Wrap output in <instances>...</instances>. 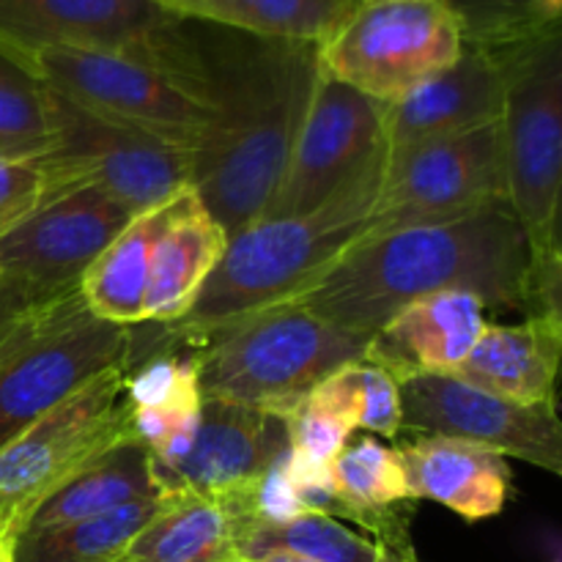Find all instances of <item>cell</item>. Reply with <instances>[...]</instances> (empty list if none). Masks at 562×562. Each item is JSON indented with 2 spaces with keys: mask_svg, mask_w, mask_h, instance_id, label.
Returning <instances> with one entry per match:
<instances>
[{
  "mask_svg": "<svg viewBox=\"0 0 562 562\" xmlns=\"http://www.w3.org/2000/svg\"><path fill=\"white\" fill-rule=\"evenodd\" d=\"M464 44L505 58L562 36V0H448Z\"/></svg>",
  "mask_w": 562,
  "mask_h": 562,
  "instance_id": "f1b7e54d",
  "label": "cell"
},
{
  "mask_svg": "<svg viewBox=\"0 0 562 562\" xmlns=\"http://www.w3.org/2000/svg\"><path fill=\"white\" fill-rule=\"evenodd\" d=\"M464 36L448 0H362L318 47V66L382 104L448 69Z\"/></svg>",
  "mask_w": 562,
  "mask_h": 562,
  "instance_id": "30bf717a",
  "label": "cell"
},
{
  "mask_svg": "<svg viewBox=\"0 0 562 562\" xmlns=\"http://www.w3.org/2000/svg\"><path fill=\"white\" fill-rule=\"evenodd\" d=\"M552 562H560V560H558V558H554V560H552Z\"/></svg>",
  "mask_w": 562,
  "mask_h": 562,
  "instance_id": "f35d334b",
  "label": "cell"
},
{
  "mask_svg": "<svg viewBox=\"0 0 562 562\" xmlns=\"http://www.w3.org/2000/svg\"><path fill=\"white\" fill-rule=\"evenodd\" d=\"M401 437H448L562 475L558 404L527 406L459 376H412L398 382Z\"/></svg>",
  "mask_w": 562,
  "mask_h": 562,
  "instance_id": "5bb4252c",
  "label": "cell"
},
{
  "mask_svg": "<svg viewBox=\"0 0 562 562\" xmlns=\"http://www.w3.org/2000/svg\"><path fill=\"white\" fill-rule=\"evenodd\" d=\"M130 437L135 431L124 360L97 373L0 448V532L16 536L58 483Z\"/></svg>",
  "mask_w": 562,
  "mask_h": 562,
  "instance_id": "9c48e42d",
  "label": "cell"
},
{
  "mask_svg": "<svg viewBox=\"0 0 562 562\" xmlns=\"http://www.w3.org/2000/svg\"><path fill=\"white\" fill-rule=\"evenodd\" d=\"M307 398L344 417L355 431L373 437H401L398 382L368 360H355L324 379Z\"/></svg>",
  "mask_w": 562,
  "mask_h": 562,
  "instance_id": "f546056e",
  "label": "cell"
},
{
  "mask_svg": "<svg viewBox=\"0 0 562 562\" xmlns=\"http://www.w3.org/2000/svg\"><path fill=\"white\" fill-rule=\"evenodd\" d=\"M245 38L201 42L217 124L192 154V192L228 236L267 217L318 75L316 44Z\"/></svg>",
  "mask_w": 562,
  "mask_h": 562,
  "instance_id": "7a4b0ae2",
  "label": "cell"
},
{
  "mask_svg": "<svg viewBox=\"0 0 562 562\" xmlns=\"http://www.w3.org/2000/svg\"><path fill=\"white\" fill-rule=\"evenodd\" d=\"M0 562H14V536L0 532Z\"/></svg>",
  "mask_w": 562,
  "mask_h": 562,
  "instance_id": "8d00e7d4",
  "label": "cell"
},
{
  "mask_svg": "<svg viewBox=\"0 0 562 562\" xmlns=\"http://www.w3.org/2000/svg\"><path fill=\"white\" fill-rule=\"evenodd\" d=\"M14 60L66 102L146 132L181 151H201L217 124V110L179 77L137 58L97 49L44 47Z\"/></svg>",
  "mask_w": 562,
  "mask_h": 562,
  "instance_id": "ba28073f",
  "label": "cell"
},
{
  "mask_svg": "<svg viewBox=\"0 0 562 562\" xmlns=\"http://www.w3.org/2000/svg\"><path fill=\"white\" fill-rule=\"evenodd\" d=\"M159 494H162V488L154 475L151 453L140 439L130 437L104 450V453L93 456L80 470L71 472L64 483H58L33 508L20 532L75 525V521H86L124 508L135 499L159 497Z\"/></svg>",
  "mask_w": 562,
  "mask_h": 562,
  "instance_id": "603a6c76",
  "label": "cell"
},
{
  "mask_svg": "<svg viewBox=\"0 0 562 562\" xmlns=\"http://www.w3.org/2000/svg\"><path fill=\"white\" fill-rule=\"evenodd\" d=\"M168 214V203L132 217V223L104 247L102 256L88 267L80 280V294L93 316L119 327L143 324L151 252L159 228Z\"/></svg>",
  "mask_w": 562,
  "mask_h": 562,
  "instance_id": "d4e9b609",
  "label": "cell"
},
{
  "mask_svg": "<svg viewBox=\"0 0 562 562\" xmlns=\"http://www.w3.org/2000/svg\"><path fill=\"white\" fill-rule=\"evenodd\" d=\"M47 300H53V296L36 294V291H31L27 285L14 283V280L0 274V340H3L16 324L25 322V318Z\"/></svg>",
  "mask_w": 562,
  "mask_h": 562,
  "instance_id": "836d02e7",
  "label": "cell"
},
{
  "mask_svg": "<svg viewBox=\"0 0 562 562\" xmlns=\"http://www.w3.org/2000/svg\"><path fill=\"white\" fill-rule=\"evenodd\" d=\"M234 538L239 560L291 552L313 562H379L373 538L360 536L324 510H302L285 521L234 519Z\"/></svg>",
  "mask_w": 562,
  "mask_h": 562,
  "instance_id": "4316f807",
  "label": "cell"
},
{
  "mask_svg": "<svg viewBox=\"0 0 562 562\" xmlns=\"http://www.w3.org/2000/svg\"><path fill=\"white\" fill-rule=\"evenodd\" d=\"M398 453L415 499H431L467 521L503 514L510 494L505 456L448 437H412Z\"/></svg>",
  "mask_w": 562,
  "mask_h": 562,
  "instance_id": "44dd1931",
  "label": "cell"
},
{
  "mask_svg": "<svg viewBox=\"0 0 562 562\" xmlns=\"http://www.w3.org/2000/svg\"><path fill=\"white\" fill-rule=\"evenodd\" d=\"M562 322L525 318L521 324H486L453 376L527 406L558 404Z\"/></svg>",
  "mask_w": 562,
  "mask_h": 562,
  "instance_id": "7402d4cb",
  "label": "cell"
},
{
  "mask_svg": "<svg viewBox=\"0 0 562 562\" xmlns=\"http://www.w3.org/2000/svg\"><path fill=\"white\" fill-rule=\"evenodd\" d=\"M151 3H157L159 9H165V11H173V14H179V9H181V5L187 3V0H151Z\"/></svg>",
  "mask_w": 562,
  "mask_h": 562,
  "instance_id": "74e56055",
  "label": "cell"
},
{
  "mask_svg": "<svg viewBox=\"0 0 562 562\" xmlns=\"http://www.w3.org/2000/svg\"><path fill=\"white\" fill-rule=\"evenodd\" d=\"M159 497H143L110 514L53 530L14 536V562H115L148 525Z\"/></svg>",
  "mask_w": 562,
  "mask_h": 562,
  "instance_id": "83f0119b",
  "label": "cell"
},
{
  "mask_svg": "<svg viewBox=\"0 0 562 562\" xmlns=\"http://www.w3.org/2000/svg\"><path fill=\"white\" fill-rule=\"evenodd\" d=\"M333 516L355 521L373 536L376 547L409 549V510L417 499L406 481L398 448L373 437L349 439L329 464Z\"/></svg>",
  "mask_w": 562,
  "mask_h": 562,
  "instance_id": "ffe728a7",
  "label": "cell"
},
{
  "mask_svg": "<svg viewBox=\"0 0 562 562\" xmlns=\"http://www.w3.org/2000/svg\"><path fill=\"white\" fill-rule=\"evenodd\" d=\"M236 562H313L300 558V554H291V552H267L261 558H252V560H236Z\"/></svg>",
  "mask_w": 562,
  "mask_h": 562,
  "instance_id": "d590c367",
  "label": "cell"
},
{
  "mask_svg": "<svg viewBox=\"0 0 562 562\" xmlns=\"http://www.w3.org/2000/svg\"><path fill=\"white\" fill-rule=\"evenodd\" d=\"M47 108L53 148L36 162L47 170L55 190L97 187L132 214H143L192 187L190 151L88 113L49 88Z\"/></svg>",
  "mask_w": 562,
  "mask_h": 562,
  "instance_id": "8fae6325",
  "label": "cell"
},
{
  "mask_svg": "<svg viewBox=\"0 0 562 562\" xmlns=\"http://www.w3.org/2000/svg\"><path fill=\"white\" fill-rule=\"evenodd\" d=\"M382 173L384 165L305 217L258 220L236 231L190 311L179 322L159 327L179 344L198 346L300 296L371 234Z\"/></svg>",
  "mask_w": 562,
  "mask_h": 562,
  "instance_id": "3957f363",
  "label": "cell"
},
{
  "mask_svg": "<svg viewBox=\"0 0 562 562\" xmlns=\"http://www.w3.org/2000/svg\"><path fill=\"white\" fill-rule=\"evenodd\" d=\"M360 3H362V0H360Z\"/></svg>",
  "mask_w": 562,
  "mask_h": 562,
  "instance_id": "ab89813d",
  "label": "cell"
},
{
  "mask_svg": "<svg viewBox=\"0 0 562 562\" xmlns=\"http://www.w3.org/2000/svg\"><path fill=\"white\" fill-rule=\"evenodd\" d=\"M379 562H420L417 560L415 549H390V547H379Z\"/></svg>",
  "mask_w": 562,
  "mask_h": 562,
  "instance_id": "e575fe53",
  "label": "cell"
},
{
  "mask_svg": "<svg viewBox=\"0 0 562 562\" xmlns=\"http://www.w3.org/2000/svg\"><path fill=\"white\" fill-rule=\"evenodd\" d=\"M190 349L203 398L289 417L324 379L362 360L368 338L283 302Z\"/></svg>",
  "mask_w": 562,
  "mask_h": 562,
  "instance_id": "277c9868",
  "label": "cell"
},
{
  "mask_svg": "<svg viewBox=\"0 0 562 562\" xmlns=\"http://www.w3.org/2000/svg\"><path fill=\"white\" fill-rule=\"evenodd\" d=\"M44 47L137 58L179 77L209 102L201 42L190 20L151 0H0V49L11 58Z\"/></svg>",
  "mask_w": 562,
  "mask_h": 562,
  "instance_id": "52a82bcc",
  "label": "cell"
},
{
  "mask_svg": "<svg viewBox=\"0 0 562 562\" xmlns=\"http://www.w3.org/2000/svg\"><path fill=\"white\" fill-rule=\"evenodd\" d=\"M505 198L499 121L384 157L371 234L470 217Z\"/></svg>",
  "mask_w": 562,
  "mask_h": 562,
  "instance_id": "7c38bea8",
  "label": "cell"
},
{
  "mask_svg": "<svg viewBox=\"0 0 562 562\" xmlns=\"http://www.w3.org/2000/svg\"><path fill=\"white\" fill-rule=\"evenodd\" d=\"M360 0H187L179 16L272 42L322 47Z\"/></svg>",
  "mask_w": 562,
  "mask_h": 562,
  "instance_id": "484cf974",
  "label": "cell"
},
{
  "mask_svg": "<svg viewBox=\"0 0 562 562\" xmlns=\"http://www.w3.org/2000/svg\"><path fill=\"white\" fill-rule=\"evenodd\" d=\"M384 157V104L335 80L318 66L305 121L263 220L318 212L382 168Z\"/></svg>",
  "mask_w": 562,
  "mask_h": 562,
  "instance_id": "4fadbf2b",
  "label": "cell"
},
{
  "mask_svg": "<svg viewBox=\"0 0 562 562\" xmlns=\"http://www.w3.org/2000/svg\"><path fill=\"white\" fill-rule=\"evenodd\" d=\"M486 305L470 291H439L401 307L368 338L362 360L395 382L453 376L486 329Z\"/></svg>",
  "mask_w": 562,
  "mask_h": 562,
  "instance_id": "ac0fdd59",
  "label": "cell"
},
{
  "mask_svg": "<svg viewBox=\"0 0 562 562\" xmlns=\"http://www.w3.org/2000/svg\"><path fill=\"white\" fill-rule=\"evenodd\" d=\"M135 214L88 184L53 190L0 236V274L44 296L80 285L82 274Z\"/></svg>",
  "mask_w": 562,
  "mask_h": 562,
  "instance_id": "9a60e30c",
  "label": "cell"
},
{
  "mask_svg": "<svg viewBox=\"0 0 562 562\" xmlns=\"http://www.w3.org/2000/svg\"><path fill=\"white\" fill-rule=\"evenodd\" d=\"M53 190L47 170L36 159L33 162L0 159V236L16 228Z\"/></svg>",
  "mask_w": 562,
  "mask_h": 562,
  "instance_id": "d6a6232c",
  "label": "cell"
},
{
  "mask_svg": "<svg viewBox=\"0 0 562 562\" xmlns=\"http://www.w3.org/2000/svg\"><path fill=\"white\" fill-rule=\"evenodd\" d=\"M527 239L508 203L450 223L368 234L294 305L371 338L390 316L439 291H470L486 311H525Z\"/></svg>",
  "mask_w": 562,
  "mask_h": 562,
  "instance_id": "6da1fadb",
  "label": "cell"
},
{
  "mask_svg": "<svg viewBox=\"0 0 562 562\" xmlns=\"http://www.w3.org/2000/svg\"><path fill=\"white\" fill-rule=\"evenodd\" d=\"M53 148L47 88L0 49V159L33 162Z\"/></svg>",
  "mask_w": 562,
  "mask_h": 562,
  "instance_id": "4dcf8cb0",
  "label": "cell"
},
{
  "mask_svg": "<svg viewBox=\"0 0 562 562\" xmlns=\"http://www.w3.org/2000/svg\"><path fill=\"white\" fill-rule=\"evenodd\" d=\"M283 453H289L285 417L231 401L203 398L190 453L168 470H154V475L162 492L228 499L252 492Z\"/></svg>",
  "mask_w": 562,
  "mask_h": 562,
  "instance_id": "2e32d148",
  "label": "cell"
},
{
  "mask_svg": "<svg viewBox=\"0 0 562 562\" xmlns=\"http://www.w3.org/2000/svg\"><path fill=\"white\" fill-rule=\"evenodd\" d=\"M285 431H289L291 456L313 467H329L335 456L349 445V439H355V428L344 417L313 398L302 401L285 417Z\"/></svg>",
  "mask_w": 562,
  "mask_h": 562,
  "instance_id": "1f68e13d",
  "label": "cell"
},
{
  "mask_svg": "<svg viewBox=\"0 0 562 562\" xmlns=\"http://www.w3.org/2000/svg\"><path fill=\"white\" fill-rule=\"evenodd\" d=\"M132 327L88 311L80 285L42 302L0 340V448L55 404L126 360Z\"/></svg>",
  "mask_w": 562,
  "mask_h": 562,
  "instance_id": "8992f818",
  "label": "cell"
},
{
  "mask_svg": "<svg viewBox=\"0 0 562 562\" xmlns=\"http://www.w3.org/2000/svg\"><path fill=\"white\" fill-rule=\"evenodd\" d=\"M234 519L223 499L162 492L157 514L115 562H236Z\"/></svg>",
  "mask_w": 562,
  "mask_h": 562,
  "instance_id": "cb8c5ba5",
  "label": "cell"
},
{
  "mask_svg": "<svg viewBox=\"0 0 562 562\" xmlns=\"http://www.w3.org/2000/svg\"><path fill=\"white\" fill-rule=\"evenodd\" d=\"M228 234L190 190L168 201V214L151 252L143 324H173L192 307L223 258Z\"/></svg>",
  "mask_w": 562,
  "mask_h": 562,
  "instance_id": "d6986e66",
  "label": "cell"
},
{
  "mask_svg": "<svg viewBox=\"0 0 562 562\" xmlns=\"http://www.w3.org/2000/svg\"><path fill=\"white\" fill-rule=\"evenodd\" d=\"M499 60L505 198L527 239V261L562 258V36Z\"/></svg>",
  "mask_w": 562,
  "mask_h": 562,
  "instance_id": "5b68a950",
  "label": "cell"
},
{
  "mask_svg": "<svg viewBox=\"0 0 562 562\" xmlns=\"http://www.w3.org/2000/svg\"><path fill=\"white\" fill-rule=\"evenodd\" d=\"M505 97V64L481 47L464 44L459 58L401 97L384 104L387 154L464 135L499 121Z\"/></svg>",
  "mask_w": 562,
  "mask_h": 562,
  "instance_id": "e0dca14e",
  "label": "cell"
}]
</instances>
